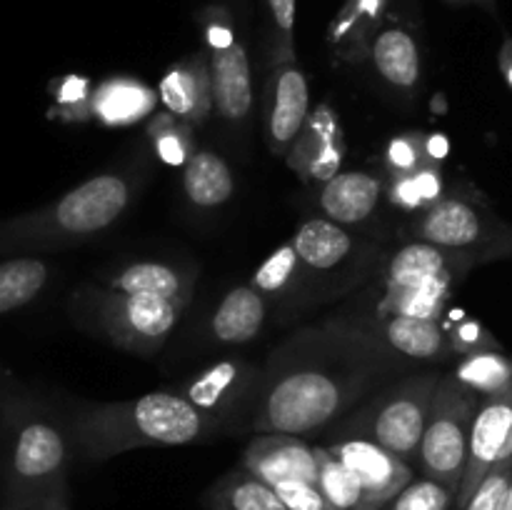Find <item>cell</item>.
Listing matches in <instances>:
<instances>
[{"instance_id": "1", "label": "cell", "mask_w": 512, "mask_h": 510, "mask_svg": "<svg viewBox=\"0 0 512 510\" xmlns=\"http://www.w3.org/2000/svg\"><path fill=\"white\" fill-rule=\"evenodd\" d=\"M403 360L368 323L328 320L303 330L260 368L243 430L318 433L393 383Z\"/></svg>"}, {"instance_id": "2", "label": "cell", "mask_w": 512, "mask_h": 510, "mask_svg": "<svg viewBox=\"0 0 512 510\" xmlns=\"http://www.w3.org/2000/svg\"><path fill=\"white\" fill-rule=\"evenodd\" d=\"M220 425L175 390H153L123 403L93 405L78 418V438L93 460L138 448H170L215 438Z\"/></svg>"}, {"instance_id": "3", "label": "cell", "mask_w": 512, "mask_h": 510, "mask_svg": "<svg viewBox=\"0 0 512 510\" xmlns=\"http://www.w3.org/2000/svg\"><path fill=\"white\" fill-rule=\"evenodd\" d=\"M80 323L115 348L150 358L165 345L188 303L85 285L75 293Z\"/></svg>"}, {"instance_id": "4", "label": "cell", "mask_w": 512, "mask_h": 510, "mask_svg": "<svg viewBox=\"0 0 512 510\" xmlns=\"http://www.w3.org/2000/svg\"><path fill=\"white\" fill-rule=\"evenodd\" d=\"M440 378V373H420L385 385L358 415L345 420V435H363L410 465H418L420 440Z\"/></svg>"}, {"instance_id": "5", "label": "cell", "mask_w": 512, "mask_h": 510, "mask_svg": "<svg viewBox=\"0 0 512 510\" xmlns=\"http://www.w3.org/2000/svg\"><path fill=\"white\" fill-rule=\"evenodd\" d=\"M413 240L470 255L480 265L512 258V223L495 215L480 200L450 193L415 213Z\"/></svg>"}, {"instance_id": "6", "label": "cell", "mask_w": 512, "mask_h": 510, "mask_svg": "<svg viewBox=\"0 0 512 510\" xmlns=\"http://www.w3.org/2000/svg\"><path fill=\"white\" fill-rule=\"evenodd\" d=\"M480 395L465 388L453 378L443 375L433 393L428 423L420 440L418 468L428 478L440 480L458 495L468 465L470 428L480 408Z\"/></svg>"}, {"instance_id": "7", "label": "cell", "mask_w": 512, "mask_h": 510, "mask_svg": "<svg viewBox=\"0 0 512 510\" xmlns=\"http://www.w3.org/2000/svg\"><path fill=\"white\" fill-rule=\"evenodd\" d=\"M198 20L210 60L215 110L228 123H245L253 110V73L230 10L223 5H208L200 10Z\"/></svg>"}, {"instance_id": "8", "label": "cell", "mask_w": 512, "mask_h": 510, "mask_svg": "<svg viewBox=\"0 0 512 510\" xmlns=\"http://www.w3.org/2000/svg\"><path fill=\"white\" fill-rule=\"evenodd\" d=\"M258 378L260 368L248 360H220L173 390L215 420L220 430H238V420L248 415Z\"/></svg>"}, {"instance_id": "9", "label": "cell", "mask_w": 512, "mask_h": 510, "mask_svg": "<svg viewBox=\"0 0 512 510\" xmlns=\"http://www.w3.org/2000/svg\"><path fill=\"white\" fill-rule=\"evenodd\" d=\"M325 448L358 475L363 485V503L358 510H383L415 478L408 460L363 435H345Z\"/></svg>"}, {"instance_id": "10", "label": "cell", "mask_w": 512, "mask_h": 510, "mask_svg": "<svg viewBox=\"0 0 512 510\" xmlns=\"http://www.w3.org/2000/svg\"><path fill=\"white\" fill-rule=\"evenodd\" d=\"M480 265L470 255L413 240L395 250L385 268V288H445L453 290Z\"/></svg>"}, {"instance_id": "11", "label": "cell", "mask_w": 512, "mask_h": 510, "mask_svg": "<svg viewBox=\"0 0 512 510\" xmlns=\"http://www.w3.org/2000/svg\"><path fill=\"white\" fill-rule=\"evenodd\" d=\"M345 158V135L340 128L338 113L328 103H320L305 120L303 130L290 145V170L298 173L305 183H328L340 173Z\"/></svg>"}, {"instance_id": "12", "label": "cell", "mask_w": 512, "mask_h": 510, "mask_svg": "<svg viewBox=\"0 0 512 510\" xmlns=\"http://www.w3.org/2000/svg\"><path fill=\"white\" fill-rule=\"evenodd\" d=\"M310 115V90L298 60L273 63L270 75L268 115H265V140L275 155H288L290 145L303 130Z\"/></svg>"}, {"instance_id": "13", "label": "cell", "mask_w": 512, "mask_h": 510, "mask_svg": "<svg viewBox=\"0 0 512 510\" xmlns=\"http://www.w3.org/2000/svg\"><path fill=\"white\" fill-rule=\"evenodd\" d=\"M243 468L270 485L285 480L318 483V448L300 435L258 433L243 453Z\"/></svg>"}, {"instance_id": "14", "label": "cell", "mask_w": 512, "mask_h": 510, "mask_svg": "<svg viewBox=\"0 0 512 510\" xmlns=\"http://www.w3.org/2000/svg\"><path fill=\"white\" fill-rule=\"evenodd\" d=\"M158 95L165 110L178 115L193 128L203 125L215 110L208 50H198V53L170 65L160 80Z\"/></svg>"}, {"instance_id": "15", "label": "cell", "mask_w": 512, "mask_h": 510, "mask_svg": "<svg viewBox=\"0 0 512 510\" xmlns=\"http://www.w3.org/2000/svg\"><path fill=\"white\" fill-rule=\"evenodd\" d=\"M370 330L393 350L395 355L418 363H443L453 358L455 350L450 333L440 320L433 318H405V315H383L370 320Z\"/></svg>"}, {"instance_id": "16", "label": "cell", "mask_w": 512, "mask_h": 510, "mask_svg": "<svg viewBox=\"0 0 512 510\" xmlns=\"http://www.w3.org/2000/svg\"><path fill=\"white\" fill-rule=\"evenodd\" d=\"M105 288L130 295H155V298L190 303L195 290V268H185L165 260H133L118 265L105 275Z\"/></svg>"}, {"instance_id": "17", "label": "cell", "mask_w": 512, "mask_h": 510, "mask_svg": "<svg viewBox=\"0 0 512 510\" xmlns=\"http://www.w3.org/2000/svg\"><path fill=\"white\" fill-rule=\"evenodd\" d=\"M385 188L388 183L368 170H345V173L340 170L335 178L323 183L318 205L323 210V218L350 228V225L365 223L375 213L380 200L385 198Z\"/></svg>"}, {"instance_id": "18", "label": "cell", "mask_w": 512, "mask_h": 510, "mask_svg": "<svg viewBox=\"0 0 512 510\" xmlns=\"http://www.w3.org/2000/svg\"><path fill=\"white\" fill-rule=\"evenodd\" d=\"M368 58L390 88L410 95L420 85L423 63H420L418 40L403 23L385 20L370 43Z\"/></svg>"}, {"instance_id": "19", "label": "cell", "mask_w": 512, "mask_h": 510, "mask_svg": "<svg viewBox=\"0 0 512 510\" xmlns=\"http://www.w3.org/2000/svg\"><path fill=\"white\" fill-rule=\"evenodd\" d=\"M388 5L390 0H345L325 33L335 58L345 63L368 58L375 33L388 20Z\"/></svg>"}, {"instance_id": "20", "label": "cell", "mask_w": 512, "mask_h": 510, "mask_svg": "<svg viewBox=\"0 0 512 510\" xmlns=\"http://www.w3.org/2000/svg\"><path fill=\"white\" fill-rule=\"evenodd\" d=\"M290 243L298 250L300 260L308 265L310 273L330 275L355 258L360 243L345 225L328 218H310L295 230Z\"/></svg>"}, {"instance_id": "21", "label": "cell", "mask_w": 512, "mask_h": 510, "mask_svg": "<svg viewBox=\"0 0 512 510\" xmlns=\"http://www.w3.org/2000/svg\"><path fill=\"white\" fill-rule=\"evenodd\" d=\"M13 465L23 483H43L50 488L65 465L63 435L45 423L25 425L15 445Z\"/></svg>"}, {"instance_id": "22", "label": "cell", "mask_w": 512, "mask_h": 510, "mask_svg": "<svg viewBox=\"0 0 512 510\" xmlns=\"http://www.w3.org/2000/svg\"><path fill=\"white\" fill-rule=\"evenodd\" d=\"M268 315V300L253 285L230 290L210 318V333L223 345H243L260 335Z\"/></svg>"}, {"instance_id": "23", "label": "cell", "mask_w": 512, "mask_h": 510, "mask_svg": "<svg viewBox=\"0 0 512 510\" xmlns=\"http://www.w3.org/2000/svg\"><path fill=\"white\" fill-rule=\"evenodd\" d=\"M250 285L265 300H293L298 303L315 285V275L300 260L293 243H283L265 258L260 268H255Z\"/></svg>"}, {"instance_id": "24", "label": "cell", "mask_w": 512, "mask_h": 510, "mask_svg": "<svg viewBox=\"0 0 512 510\" xmlns=\"http://www.w3.org/2000/svg\"><path fill=\"white\" fill-rule=\"evenodd\" d=\"M210 510H288L275 488L245 468H235L205 490Z\"/></svg>"}, {"instance_id": "25", "label": "cell", "mask_w": 512, "mask_h": 510, "mask_svg": "<svg viewBox=\"0 0 512 510\" xmlns=\"http://www.w3.org/2000/svg\"><path fill=\"white\" fill-rule=\"evenodd\" d=\"M183 190L198 208H220L235 193L233 170L213 150H198L183 165Z\"/></svg>"}, {"instance_id": "26", "label": "cell", "mask_w": 512, "mask_h": 510, "mask_svg": "<svg viewBox=\"0 0 512 510\" xmlns=\"http://www.w3.org/2000/svg\"><path fill=\"white\" fill-rule=\"evenodd\" d=\"M155 108V93L133 78L105 80L93 95V113L108 125H128L150 115Z\"/></svg>"}, {"instance_id": "27", "label": "cell", "mask_w": 512, "mask_h": 510, "mask_svg": "<svg viewBox=\"0 0 512 510\" xmlns=\"http://www.w3.org/2000/svg\"><path fill=\"white\" fill-rule=\"evenodd\" d=\"M390 203L405 213H420L435 200L443 198V173L435 160H425L410 173L390 175L388 188H385Z\"/></svg>"}, {"instance_id": "28", "label": "cell", "mask_w": 512, "mask_h": 510, "mask_svg": "<svg viewBox=\"0 0 512 510\" xmlns=\"http://www.w3.org/2000/svg\"><path fill=\"white\" fill-rule=\"evenodd\" d=\"M453 378L478 393L480 398H490L495 393H503L512 383V358L503 353V348L463 355L455 365Z\"/></svg>"}, {"instance_id": "29", "label": "cell", "mask_w": 512, "mask_h": 510, "mask_svg": "<svg viewBox=\"0 0 512 510\" xmlns=\"http://www.w3.org/2000/svg\"><path fill=\"white\" fill-rule=\"evenodd\" d=\"M48 280L43 260L18 258L0 265V313L20 308L40 293Z\"/></svg>"}, {"instance_id": "30", "label": "cell", "mask_w": 512, "mask_h": 510, "mask_svg": "<svg viewBox=\"0 0 512 510\" xmlns=\"http://www.w3.org/2000/svg\"><path fill=\"white\" fill-rule=\"evenodd\" d=\"M318 488L333 510H358L363 503L358 475L328 448H318Z\"/></svg>"}, {"instance_id": "31", "label": "cell", "mask_w": 512, "mask_h": 510, "mask_svg": "<svg viewBox=\"0 0 512 510\" xmlns=\"http://www.w3.org/2000/svg\"><path fill=\"white\" fill-rule=\"evenodd\" d=\"M193 125L180 120L178 115H173L170 110L163 113H155L148 120V138L153 143L155 153L163 163L173 165H185L195 155L193 150Z\"/></svg>"}, {"instance_id": "32", "label": "cell", "mask_w": 512, "mask_h": 510, "mask_svg": "<svg viewBox=\"0 0 512 510\" xmlns=\"http://www.w3.org/2000/svg\"><path fill=\"white\" fill-rule=\"evenodd\" d=\"M453 290L445 288H385L378 313L405 315V318H433L440 320L450 303Z\"/></svg>"}, {"instance_id": "33", "label": "cell", "mask_w": 512, "mask_h": 510, "mask_svg": "<svg viewBox=\"0 0 512 510\" xmlns=\"http://www.w3.org/2000/svg\"><path fill=\"white\" fill-rule=\"evenodd\" d=\"M455 508V490L440 480L413 478L383 510H450Z\"/></svg>"}, {"instance_id": "34", "label": "cell", "mask_w": 512, "mask_h": 510, "mask_svg": "<svg viewBox=\"0 0 512 510\" xmlns=\"http://www.w3.org/2000/svg\"><path fill=\"white\" fill-rule=\"evenodd\" d=\"M512 485V453L490 468V473L480 480L475 493L460 510H500Z\"/></svg>"}, {"instance_id": "35", "label": "cell", "mask_w": 512, "mask_h": 510, "mask_svg": "<svg viewBox=\"0 0 512 510\" xmlns=\"http://www.w3.org/2000/svg\"><path fill=\"white\" fill-rule=\"evenodd\" d=\"M273 20V63L295 58V15H298V0H265Z\"/></svg>"}, {"instance_id": "36", "label": "cell", "mask_w": 512, "mask_h": 510, "mask_svg": "<svg viewBox=\"0 0 512 510\" xmlns=\"http://www.w3.org/2000/svg\"><path fill=\"white\" fill-rule=\"evenodd\" d=\"M425 135L420 133H403L395 135L388 143V153H385V163H388L390 175L395 173H410L425 163Z\"/></svg>"}, {"instance_id": "37", "label": "cell", "mask_w": 512, "mask_h": 510, "mask_svg": "<svg viewBox=\"0 0 512 510\" xmlns=\"http://www.w3.org/2000/svg\"><path fill=\"white\" fill-rule=\"evenodd\" d=\"M450 333V343H453L455 355H473L483 353V350H500L498 340L490 335V330H485L478 320L460 318L453 325Z\"/></svg>"}, {"instance_id": "38", "label": "cell", "mask_w": 512, "mask_h": 510, "mask_svg": "<svg viewBox=\"0 0 512 510\" xmlns=\"http://www.w3.org/2000/svg\"><path fill=\"white\" fill-rule=\"evenodd\" d=\"M273 488L288 510H333L328 500H325V495L320 493L318 483H308V480H285V483L273 485Z\"/></svg>"}, {"instance_id": "39", "label": "cell", "mask_w": 512, "mask_h": 510, "mask_svg": "<svg viewBox=\"0 0 512 510\" xmlns=\"http://www.w3.org/2000/svg\"><path fill=\"white\" fill-rule=\"evenodd\" d=\"M58 103L73 108V113H78V118H85L88 113H93V95H88V80L80 78V75L65 78L63 85H60Z\"/></svg>"}, {"instance_id": "40", "label": "cell", "mask_w": 512, "mask_h": 510, "mask_svg": "<svg viewBox=\"0 0 512 510\" xmlns=\"http://www.w3.org/2000/svg\"><path fill=\"white\" fill-rule=\"evenodd\" d=\"M425 155H428L430 160H443L445 155H448V138H445L443 133H433L425 138Z\"/></svg>"}, {"instance_id": "41", "label": "cell", "mask_w": 512, "mask_h": 510, "mask_svg": "<svg viewBox=\"0 0 512 510\" xmlns=\"http://www.w3.org/2000/svg\"><path fill=\"white\" fill-rule=\"evenodd\" d=\"M498 63H500V73H503L505 83L512 88V35L503 40V48H500L498 55Z\"/></svg>"}, {"instance_id": "42", "label": "cell", "mask_w": 512, "mask_h": 510, "mask_svg": "<svg viewBox=\"0 0 512 510\" xmlns=\"http://www.w3.org/2000/svg\"><path fill=\"white\" fill-rule=\"evenodd\" d=\"M443 3L455 5V8H463V5H478V8L488 10L490 15H498V0H443Z\"/></svg>"}, {"instance_id": "43", "label": "cell", "mask_w": 512, "mask_h": 510, "mask_svg": "<svg viewBox=\"0 0 512 510\" xmlns=\"http://www.w3.org/2000/svg\"><path fill=\"white\" fill-rule=\"evenodd\" d=\"M43 510H68V505H65V500L58 498V483H55L53 488L48 490V495H45Z\"/></svg>"}, {"instance_id": "44", "label": "cell", "mask_w": 512, "mask_h": 510, "mask_svg": "<svg viewBox=\"0 0 512 510\" xmlns=\"http://www.w3.org/2000/svg\"><path fill=\"white\" fill-rule=\"evenodd\" d=\"M500 510H512V485H510V490H508V498H505L503 508H500Z\"/></svg>"}]
</instances>
